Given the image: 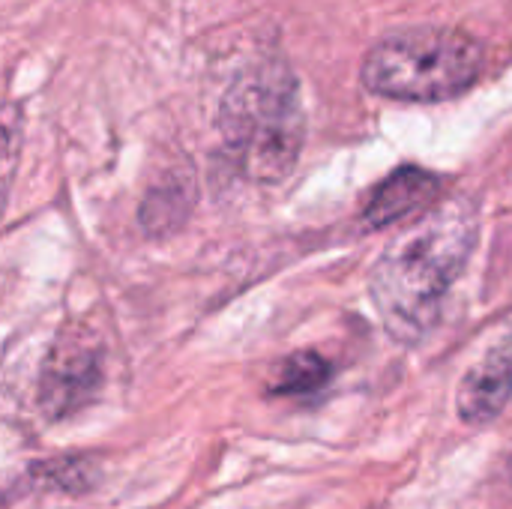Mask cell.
Returning a JSON list of instances; mask_svg holds the SVG:
<instances>
[{"label":"cell","instance_id":"obj_1","mask_svg":"<svg viewBox=\"0 0 512 509\" xmlns=\"http://www.w3.org/2000/svg\"><path fill=\"white\" fill-rule=\"evenodd\" d=\"M477 243V213L447 201L423 213L378 258L369 294L384 327L399 342H420L438 321L441 303L462 276Z\"/></svg>","mask_w":512,"mask_h":509},{"label":"cell","instance_id":"obj_6","mask_svg":"<svg viewBox=\"0 0 512 509\" xmlns=\"http://www.w3.org/2000/svg\"><path fill=\"white\" fill-rule=\"evenodd\" d=\"M438 189H441V180L432 171L402 168L372 189L363 207V225L369 231H381V228H390L393 222L423 213L435 201Z\"/></svg>","mask_w":512,"mask_h":509},{"label":"cell","instance_id":"obj_10","mask_svg":"<svg viewBox=\"0 0 512 509\" xmlns=\"http://www.w3.org/2000/svg\"><path fill=\"white\" fill-rule=\"evenodd\" d=\"M507 477H510V486H512V459H510V468H507Z\"/></svg>","mask_w":512,"mask_h":509},{"label":"cell","instance_id":"obj_8","mask_svg":"<svg viewBox=\"0 0 512 509\" xmlns=\"http://www.w3.org/2000/svg\"><path fill=\"white\" fill-rule=\"evenodd\" d=\"M330 375H333V369L321 354L297 351L279 366L273 393L276 396H306V393H315L318 387H324L330 381Z\"/></svg>","mask_w":512,"mask_h":509},{"label":"cell","instance_id":"obj_7","mask_svg":"<svg viewBox=\"0 0 512 509\" xmlns=\"http://www.w3.org/2000/svg\"><path fill=\"white\" fill-rule=\"evenodd\" d=\"M195 204L192 171H168L156 186L147 189L138 207V225L147 237H168L183 228Z\"/></svg>","mask_w":512,"mask_h":509},{"label":"cell","instance_id":"obj_4","mask_svg":"<svg viewBox=\"0 0 512 509\" xmlns=\"http://www.w3.org/2000/svg\"><path fill=\"white\" fill-rule=\"evenodd\" d=\"M105 363L99 339L84 327H66L54 342L39 381V405L51 420H63L84 405L102 387Z\"/></svg>","mask_w":512,"mask_h":509},{"label":"cell","instance_id":"obj_3","mask_svg":"<svg viewBox=\"0 0 512 509\" xmlns=\"http://www.w3.org/2000/svg\"><path fill=\"white\" fill-rule=\"evenodd\" d=\"M483 63V45L456 27H405L369 48L360 75L378 96L441 102L474 87Z\"/></svg>","mask_w":512,"mask_h":509},{"label":"cell","instance_id":"obj_2","mask_svg":"<svg viewBox=\"0 0 512 509\" xmlns=\"http://www.w3.org/2000/svg\"><path fill=\"white\" fill-rule=\"evenodd\" d=\"M225 147L255 183L285 180L303 150L306 117L294 75L279 63H261L240 75L222 102Z\"/></svg>","mask_w":512,"mask_h":509},{"label":"cell","instance_id":"obj_9","mask_svg":"<svg viewBox=\"0 0 512 509\" xmlns=\"http://www.w3.org/2000/svg\"><path fill=\"white\" fill-rule=\"evenodd\" d=\"M18 144H21V123L15 108H3L0 111V213L6 204V189L18 162Z\"/></svg>","mask_w":512,"mask_h":509},{"label":"cell","instance_id":"obj_5","mask_svg":"<svg viewBox=\"0 0 512 509\" xmlns=\"http://www.w3.org/2000/svg\"><path fill=\"white\" fill-rule=\"evenodd\" d=\"M512 399V333L495 342L462 378L456 411L462 423L486 426L501 417Z\"/></svg>","mask_w":512,"mask_h":509}]
</instances>
